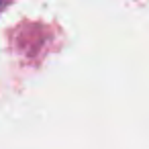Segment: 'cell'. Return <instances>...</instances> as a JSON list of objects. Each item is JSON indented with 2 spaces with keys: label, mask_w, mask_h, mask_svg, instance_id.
Instances as JSON below:
<instances>
[{
  "label": "cell",
  "mask_w": 149,
  "mask_h": 149,
  "mask_svg": "<svg viewBox=\"0 0 149 149\" xmlns=\"http://www.w3.org/2000/svg\"><path fill=\"white\" fill-rule=\"evenodd\" d=\"M8 2H10V0H0V13H2V10L8 6Z\"/></svg>",
  "instance_id": "cell-1"
}]
</instances>
